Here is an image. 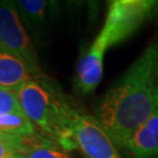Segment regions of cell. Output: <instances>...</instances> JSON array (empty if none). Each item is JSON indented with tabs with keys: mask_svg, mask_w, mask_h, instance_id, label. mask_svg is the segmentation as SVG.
<instances>
[{
	"mask_svg": "<svg viewBox=\"0 0 158 158\" xmlns=\"http://www.w3.org/2000/svg\"><path fill=\"white\" fill-rule=\"evenodd\" d=\"M158 109V39L152 41L94 107V117L121 150Z\"/></svg>",
	"mask_w": 158,
	"mask_h": 158,
	"instance_id": "1",
	"label": "cell"
},
{
	"mask_svg": "<svg viewBox=\"0 0 158 158\" xmlns=\"http://www.w3.org/2000/svg\"><path fill=\"white\" fill-rule=\"evenodd\" d=\"M158 1L114 0L109 4L99 34L78 60L75 88L81 94L94 91L102 80L107 50L131 36L152 17Z\"/></svg>",
	"mask_w": 158,
	"mask_h": 158,
	"instance_id": "2",
	"label": "cell"
},
{
	"mask_svg": "<svg viewBox=\"0 0 158 158\" xmlns=\"http://www.w3.org/2000/svg\"><path fill=\"white\" fill-rule=\"evenodd\" d=\"M17 94L22 111L44 137L68 152L77 149L71 125L73 107L48 80L31 79Z\"/></svg>",
	"mask_w": 158,
	"mask_h": 158,
	"instance_id": "3",
	"label": "cell"
},
{
	"mask_svg": "<svg viewBox=\"0 0 158 158\" xmlns=\"http://www.w3.org/2000/svg\"><path fill=\"white\" fill-rule=\"evenodd\" d=\"M0 49L22 60L37 80H48L14 1H0Z\"/></svg>",
	"mask_w": 158,
	"mask_h": 158,
	"instance_id": "4",
	"label": "cell"
},
{
	"mask_svg": "<svg viewBox=\"0 0 158 158\" xmlns=\"http://www.w3.org/2000/svg\"><path fill=\"white\" fill-rule=\"evenodd\" d=\"M71 125L75 145L87 158H124L94 116L73 108Z\"/></svg>",
	"mask_w": 158,
	"mask_h": 158,
	"instance_id": "5",
	"label": "cell"
},
{
	"mask_svg": "<svg viewBox=\"0 0 158 158\" xmlns=\"http://www.w3.org/2000/svg\"><path fill=\"white\" fill-rule=\"evenodd\" d=\"M121 151L126 158H158V109L134 132Z\"/></svg>",
	"mask_w": 158,
	"mask_h": 158,
	"instance_id": "6",
	"label": "cell"
},
{
	"mask_svg": "<svg viewBox=\"0 0 158 158\" xmlns=\"http://www.w3.org/2000/svg\"><path fill=\"white\" fill-rule=\"evenodd\" d=\"M31 79L29 67L17 56L0 49V88L17 91Z\"/></svg>",
	"mask_w": 158,
	"mask_h": 158,
	"instance_id": "7",
	"label": "cell"
},
{
	"mask_svg": "<svg viewBox=\"0 0 158 158\" xmlns=\"http://www.w3.org/2000/svg\"><path fill=\"white\" fill-rule=\"evenodd\" d=\"M14 2L27 32L29 31L34 36L41 35L46 26L48 2L44 0H18Z\"/></svg>",
	"mask_w": 158,
	"mask_h": 158,
	"instance_id": "8",
	"label": "cell"
},
{
	"mask_svg": "<svg viewBox=\"0 0 158 158\" xmlns=\"http://www.w3.org/2000/svg\"><path fill=\"white\" fill-rule=\"evenodd\" d=\"M23 158H72L68 151L42 134L23 137Z\"/></svg>",
	"mask_w": 158,
	"mask_h": 158,
	"instance_id": "9",
	"label": "cell"
},
{
	"mask_svg": "<svg viewBox=\"0 0 158 158\" xmlns=\"http://www.w3.org/2000/svg\"><path fill=\"white\" fill-rule=\"evenodd\" d=\"M0 131L19 137H28L38 134L36 127L24 112L0 116Z\"/></svg>",
	"mask_w": 158,
	"mask_h": 158,
	"instance_id": "10",
	"label": "cell"
},
{
	"mask_svg": "<svg viewBox=\"0 0 158 158\" xmlns=\"http://www.w3.org/2000/svg\"><path fill=\"white\" fill-rule=\"evenodd\" d=\"M23 137L7 135L0 138V158H23Z\"/></svg>",
	"mask_w": 158,
	"mask_h": 158,
	"instance_id": "11",
	"label": "cell"
},
{
	"mask_svg": "<svg viewBox=\"0 0 158 158\" xmlns=\"http://www.w3.org/2000/svg\"><path fill=\"white\" fill-rule=\"evenodd\" d=\"M23 112L15 91L0 88V116L10 113Z\"/></svg>",
	"mask_w": 158,
	"mask_h": 158,
	"instance_id": "12",
	"label": "cell"
},
{
	"mask_svg": "<svg viewBox=\"0 0 158 158\" xmlns=\"http://www.w3.org/2000/svg\"><path fill=\"white\" fill-rule=\"evenodd\" d=\"M153 15H155L156 23H157V25H158V3H157L156 7H155V10H154V14H153Z\"/></svg>",
	"mask_w": 158,
	"mask_h": 158,
	"instance_id": "13",
	"label": "cell"
},
{
	"mask_svg": "<svg viewBox=\"0 0 158 158\" xmlns=\"http://www.w3.org/2000/svg\"><path fill=\"white\" fill-rule=\"evenodd\" d=\"M7 135V134H4V132H2V131H0V138H4Z\"/></svg>",
	"mask_w": 158,
	"mask_h": 158,
	"instance_id": "14",
	"label": "cell"
}]
</instances>
